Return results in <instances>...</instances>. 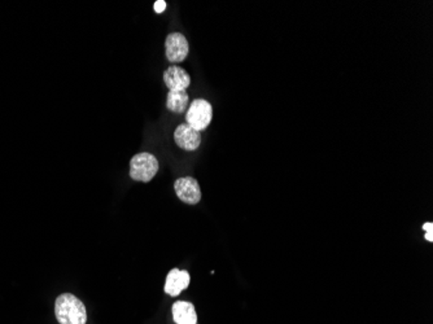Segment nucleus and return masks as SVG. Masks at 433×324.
Instances as JSON below:
<instances>
[{
	"label": "nucleus",
	"instance_id": "nucleus-1",
	"mask_svg": "<svg viewBox=\"0 0 433 324\" xmlns=\"http://www.w3.org/2000/svg\"><path fill=\"white\" fill-rule=\"evenodd\" d=\"M55 315L60 324H86L87 322L86 306L72 293H63L56 299Z\"/></svg>",
	"mask_w": 433,
	"mask_h": 324
},
{
	"label": "nucleus",
	"instance_id": "nucleus-2",
	"mask_svg": "<svg viewBox=\"0 0 433 324\" xmlns=\"http://www.w3.org/2000/svg\"><path fill=\"white\" fill-rule=\"evenodd\" d=\"M158 171V161L154 155L143 152L138 153L130 161V177L136 182L148 183L155 178Z\"/></svg>",
	"mask_w": 433,
	"mask_h": 324
},
{
	"label": "nucleus",
	"instance_id": "nucleus-3",
	"mask_svg": "<svg viewBox=\"0 0 433 324\" xmlns=\"http://www.w3.org/2000/svg\"><path fill=\"white\" fill-rule=\"evenodd\" d=\"M211 118H213V108L209 101L196 99L191 102L187 114H186V120H187L186 123L192 129L198 131L207 129L211 125Z\"/></svg>",
	"mask_w": 433,
	"mask_h": 324
},
{
	"label": "nucleus",
	"instance_id": "nucleus-4",
	"mask_svg": "<svg viewBox=\"0 0 433 324\" xmlns=\"http://www.w3.org/2000/svg\"><path fill=\"white\" fill-rule=\"evenodd\" d=\"M165 50H167V60L170 63L178 64L184 61L189 55V42L183 34H169L165 41Z\"/></svg>",
	"mask_w": 433,
	"mask_h": 324
},
{
	"label": "nucleus",
	"instance_id": "nucleus-5",
	"mask_svg": "<svg viewBox=\"0 0 433 324\" xmlns=\"http://www.w3.org/2000/svg\"><path fill=\"white\" fill-rule=\"evenodd\" d=\"M174 190L180 202L189 205H196L201 200V190L196 179L186 177L179 178L174 183Z\"/></svg>",
	"mask_w": 433,
	"mask_h": 324
},
{
	"label": "nucleus",
	"instance_id": "nucleus-6",
	"mask_svg": "<svg viewBox=\"0 0 433 324\" xmlns=\"http://www.w3.org/2000/svg\"><path fill=\"white\" fill-rule=\"evenodd\" d=\"M174 140L182 149L195 151L201 144L200 131L192 129L187 123H182L174 131Z\"/></svg>",
	"mask_w": 433,
	"mask_h": 324
},
{
	"label": "nucleus",
	"instance_id": "nucleus-7",
	"mask_svg": "<svg viewBox=\"0 0 433 324\" xmlns=\"http://www.w3.org/2000/svg\"><path fill=\"white\" fill-rule=\"evenodd\" d=\"M189 280L191 278H189V271L173 268L167 274L164 291L171 297H177L182 292L189 288Z\"/></svg>",
	"mask_w": 433,
	"mask_h": 324
},
{
	"label": "nucleus",
	"instance_id": "nucleus-8",
	"mask_svg": "<svg viewBox=\"0 0 433 324\" xmlns=\"http://www.w3.org/2000/svg\"><path fill=\"white\" fill-rule=\"evenodd\" d=\"M164 82L170 91H186L191 85V77L184 69L170 67L164 73Z\"/></svg>",
	"mask_w": 433,
	"mask_h": 324
},
{
	"label": "nucleus",
	"instance_id": "nucleus-9",
	"mask_svg": "<svg viewBox=\"0 0 433 324\" xmlns=\"http://www.w3.org/2000/svg\"><path fill=\"white\" fill-rule=\"evenodd\" d=\"M171 312L177 324H198V314L191 302L177 301L173 305Z\"/></svg>",
	"mask_w": 433,
	"mask_h": 324
},
{
	"label": "nucleus",
	"instance_id": "nucleus-10",
	"mask_svg": "<svg viewBox=\"0 0 433 324\" xmlns=\"http://www.w3.org/2000/svg\"><path fill=\"white\" fill-rule=\"evenodd\" d=\"M187 105H189L187 91H169L167 107L170 112L177 114L184 113L187 109Z\"/></svg>",
	"mask_w": 433,
	"mask_h": 324
},
{
	"label": "nucleus",
	"instance_id": "nucleus-11",
	"mask_svg": "<svg viewBox=\"0 0 433 324\" xmlns=\"http://www.w3.org/2000/svg\"><path fill=\"white\" fill-rule=\"evenodd\" d=\"M423 230L425 231V239L428 241H433V224L432 222H427L423 224Z\"/></svg>",
	"mask_w": 433,
	"mask_h": 324
},
{
	"label": "nucleus",
	"instance_id": "nucleus-12",
	"mask_svg": "<svg viewBox=\"0 0 433 324\" xmlns=\"http://www.w3.org/2000/svg\"><path fill=\"white\" fill-rule=\"evenodd\" d=\"M154 8H155L156 13H162V12L167 10V1H164V0H157L155 3V6H154Z\"/></svg>",
	"mask_w": 433,
	"mask_h": 324
}]
</instances>
